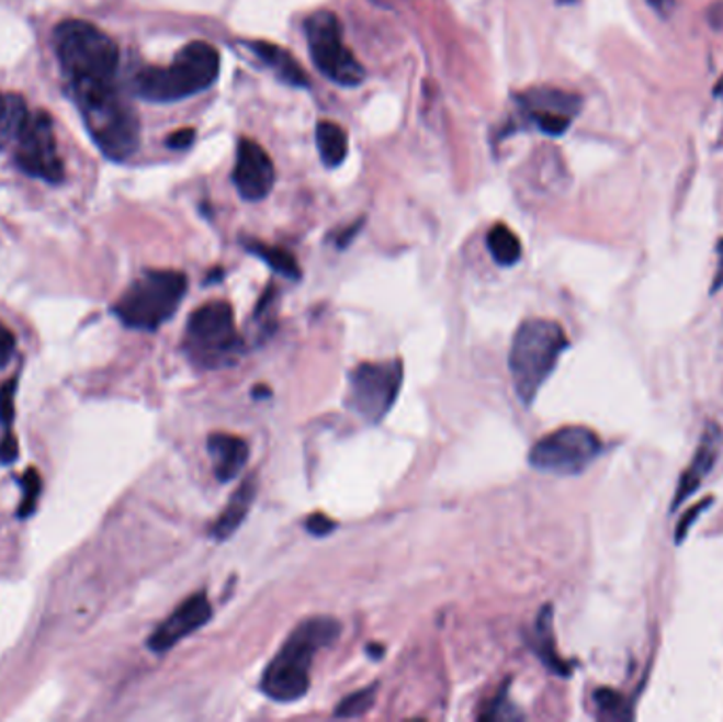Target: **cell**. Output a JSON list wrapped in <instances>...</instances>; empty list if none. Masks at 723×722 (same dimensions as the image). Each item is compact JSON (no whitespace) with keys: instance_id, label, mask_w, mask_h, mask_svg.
<instances>
[{"instance_id":"obj_18","label":"cell","mask_w":723,"mask_h":722,"mask_svg":"<svg viewBox=\"0 0 723 722\" xmlns=\"http://www.w3.org/2000/svg\"><path fill=\"white\" fill-rule=\"evenodd\" d=\"M255 49V54L261 58L269 68H273V72L284 81L289 83L292 88H305L309 81H307V75L305 70L301 68V64L294 60L290 56L286 49L273 45V43H252L250 45Z\"/></svg>"},{"instance_id":"obj_37","label":"cell","mask_w":723,"mask_h":722,"mask_svg":"<svg viewBox=\"0 0 723 722\" xmlns=\"http://www.w3.org/2000/svg\"><path fill=\"white\" fill-rule=\"evenodd\" d=\"M558 2H563V4H567V2H574V0H558Z\"/></svg>"},{"instance_id":"obj_28","label":"cell","mask_w":723,"mask_h":722,"mask_svg":"<svg viewBox=\"0 0 723 722\" xmlns=\"http://www.w3.org/2000/svg\"><path fill=\"white\" fill-rule=\"evenodd\" d=\"M711 505H713V500H711V498H709V500H702V503H698L696 507H692L690 511L684 515V519L679 521V526H677V532H675V542H677V544H681V542L686 541V537H688L690 528H692V526L696 523V517H698L700 512L707 511Z\"/></svg>"},{"instance_id":"obj_29","label":"cell","mask_w":723,"mask_h":722,"mask_svg":"<svg viewBox=\"0 0 723 722\" xmlns=\"http://www.w3.org/2000/svg\"><path fill=\"white\" fill-rule=\"evenodd\" d=\"M305 528H307V532H312L314 537H328V534L337 528V523H335L330 517H326V515H321V512H316V515H309V517H307Z\"/></svg>"},{"instance_id":"obj_16","label":"cell","mask_w":723,"mask_h":722,"mask_svg":"<svg viewBox=\"0 0 723 722\" xmlns=\"http://www.w3.org/2000/svg\"><path fill=\"white\" fill-rule=\"evenodd\" d=\"M257 494H259L257 475H250L235 489L227 509L218 515L216 523L212 526L210 532L216 541H229L233 534L239 530V526L246 521L248 512H250L255 500H257Z\"/></svg>"},{"instance_id":"obj_21","label":"cell","mask_w":723,"mask_h":722,"mask_svg":"<svg viewBox=\"0 0 723 722\" xmlns=\"http://www.w3.org/2000/svg\"><path fill=\"white\" fill-rule=\"evenodd\" d=\"M319 157L326 168H339L348 157V134L335 121H319L316 129Z\"/></svg>"},{"instance_id":"obj_19","label":"cell","mask_w":723,"mask_h":722,"mask_svg":"<svg viewBox=\"0 0 723 722\" xmlns=\"http://www.w3.org/2000/svg\"><path fill=\"white\" fill-rule=\"evenodd\" d=\"M29 117V106L22 95L0 93V149L18 143Z\"/></svg>"},{"instance_id":"obj_14","label":"cell","mask_w":723,"mask_h":722,"mask_svg":"<svg viewBox=\"0 0 723 722\" xmlns=\"http://www.w3.org/2000/svg\"><path fill=\"white\" fill-rule=\"evenodd\" d=\"M723 432L722 428L715 421H709L704 426L700 445L696 450L694 458L688 466V471L681 475L679 485H677V494L673 498V509H677L681 503H686L696 489L702 485L704 477L713 471L718 458H720V450H722Z\"/></svg>"},{"instance_id":"obj_5","label":"cell","mask_w":723,"mask_h":722,"mask_svg":"<svg viewBox=\"0 0 723 722\" xmlns=\"http://www.w3.org/2000/svg\"><path fill=\"white\" fill-rule=\"evenodd\" d=\"M72 98L83 115L89 136L109 159L123 161L138 151L140 121L116 86L75 91Z\"/></svg>"},{"instance_id":"obj_11","label":"cell","mask_w":723,"mask_h":722,"mask_svg":"<svg viewBox=\"0 0 723 722\" xmlns=\"http://www.w3.org/2000/svg\"><path fill=\"white\" fill-rule=\"evenodd\" d=\"M18 166L34 179L47 182L64 181V166L58 155L54 121L38 111L30 115L18 138Z\"/></svg>"},{"instance_id":"obj_3","label":"cell","mask_w":723,"mask_h":722,"mask_svg":"<svg viewBox=\"0 0 723 722\" xmlns=\"http://www.w3.org/2000/svg\"><path fill=\"white\" fill-rule=\"evenodd\" d=\"M567 348L569 339L554 320L531 318L515 332L508 366L515 391L527 407L533 405L538 392L542 391Z\"/></svg>"},{"instance_id":"obj_1","label":"cell","mask_w":723,"mask_h":722,"mask_svg":"<svg viewBox=\"0 0 723 722\" xmlns=\"http://www.w3.org/2000/svg\"><path fill=\"white\" fill-rule=\"evenodd\" d=\"M341 635L335 617H309L301 621L262 674L261 691L278 703H294L309 691V672L321 648Z\"/></svg>"},{"instance_id":"obj_9","label":"cell","mask_w":723,"mask_h":722,"mask_svg":"<svg viewBox=\"0 0 723 722\" xmlns=\"http://www.w3.org/2000/svg\"><path fill=\"white\" fill-rule=\"evenodd\" d=\"M603 450L601 439L586 426H565L540 439L531 452L529 464L550 475L572 477L586 471Z\"/></svg>"},{"instance_id":"obj_4","label":"cell","mask_w":723,"mask_h":722,"mask_svg":"<svg viewBox=\"0 0 723 722\" xmlns=\"http://www.w3.org/2000/svg\"><path fill=\"white\" fill-rule=\"evenodd\" d=\"M221 72L218 52L203 41L189 43L166 68H145L136 77V93L148 102H178L214 86Z\"/></svg>"},{"instance_id":"obj_26","label":"cell","mask_w":723,"mask_h":722,"mask_svg":"<svg viewBox=\"0 0 723 722\" xmlns=\"http://www.w3.org/2000/svg\"><path fill=\"white\" fill-rule=\"evenodd\" d=\"M22 487H24V500H22V507L18 509V517L26 519L29 515L36 511V503H38V496L43 489V482H41V475L36 469L26 471V475L22 477Z\"/></svg>"},{"instance_id":"obj_30","label":"cell","mask_w":723,"mask_h":722,"mask_svg":"<svg viewBox=\"0 0 723 722\" xmlns=\"http://www.w3.org/2000/svg\"><path fill=\"white\" fill-rule=\"evenodd\" d=\"M13 352H15V337L4 325H0V369L13 359Z\"/></svg>"},{"instance_id":"obj_24","label":"cell","mask_w":723,"mask_h":722,"mask_svg":"<svg viewBox=\"0 0 723 722\" xmlns=\"http://www.w3.org/2000/svg\"><path fill=\"white\" fill-rule=\"evenodd\" d=\"M376 697V687H369V689H362V691L351 692L349 697H346L337 710H335V717L337 719H358V717H364L373 710L375 706Z\"/></svg>"},{"instance_id":"obj_2","label":"cell","mask_w":723,"mask_h":722,"mask_svg":"<svg viewBox=\"0 0 723 722\" xmlns=\"http://www.w3.org/2000/svg\"><path fill=\"white\" fill-rule=\"evenodd\" d=\"M56 52L70 91L115 86L118 49L115 41L83 20H66L56 29Z\"/></svg>"},{"instance_id":"obj_32","label":"cell","mask_w":723,"mask_h":722,"mask_svg":"<svg viewBox=\"0 0 723 722\" xmlns=\"http://www.w3.org/2000/svg\"><path fill=\"white\" fill-rule=\"evenodd\" d=\"M18 460V439L7 430L4 439L0 441V464H11Z\"/></svg>"},{"instance_id":"obj_17","label":"cell","mask_w":723,"mask_h":722,"mask_svg":"<svg viewBox=\"0 0 723 722\" xmlns=\"http://www.w3.org/2000/svg\"><path fill=\"white\" fill-rule=\"evenodd\" d=\"M521 106L531 115H563V117H574L579 111V98L567 91L552 90V88H542V90L527 91L521 98Z\"/></svg>"},{"instance_id":"obj_36","label":"cell","mask_w":723,"mask_h":722,"mask_svg":"<svg viewBox=\"0 0 723 722\" xmlns=\"http://www.w3.org/2000/svg\"><path fill=\"white\" fill-rule=\"evenodd\" d=\"M715 93H718V95H722L723 98V79L720 81V83H718V90H715Z\"/></svg>"},{"instance_id":"obj_8","label":"cell","mask_w":723,"mask_h":722,"mask_svg":"<svg viewBox=\"0 0 723 722\" xmlns=\"http://www.w3.org/2000/svg\"><path fill=\"white\" fill-rule=\"evenodd\" d=\"M403 380V361L360 362L349 373L346 405L360 420L379 424L396 405Z\"/></svg>"},{"instance_id":"obj_33","label":"cell","mask_w":723,"mask_h":722,"mask_svg":"<svg viewBox=\"0 0 723 722\" xmlns=\"http://www.w3.org/2000/svg\"><path fill=\"white\" fill-rule=\"evenodd\" d=\"M720 289H723V240H720L718 244V273H715V280H713V293H718Z\"/></svg>"},{"instance_id":"obj_22","label":"cell","mask_w":723,"mask_h":722,"mask_svg":"<svg viewBox=\"0 0 723 722\" xmlns=\"http://www.w3.org/2000/svg\"><path fill=\"white\" fill-rule=\"evenodd\" d=\"M487 248L497 266L510 268L521 261V240L515 236V232L510 227H506L501 223L493 225L492 232L487 236Z\"/></svg>"},{"instance_id":"obj_13","label":"cell","mask_w":723,"mask_h":722,"mask_svg":"<svg viewBox=\"0 0 723 722\" xmlns=\"http://www.w3.org/2000/svg\"><path fill=\"white\" fill-rule=\"evenodd\" d=\"M233 182L239 195L248 202H259L271 193L275 182V168L261 145L252 140L239 143Z\"/></svg>"},{"instance_id":"obj_23","label":"cell","mask_w":723,"mask_h":722,"mask_svg":"<svg viewBox=\"0 0 723 722\" xmlns=\"http://www.w3.org/2000/svg\"><path fill=\"white\" fill-rule=\"evenodd\" d=\"M248 250L262 259L271 270L278 271L280 275H284L289 280H298L301 278V268H298L296 259L290 255L289 250L278 248V246H267L261 241L248 244Z\"/></svg>"},{"instance_id":"obj_7","label":"cell","mask_w":723,"mask_h":722,"mask_svg":"<svg viewBox=\"0 0 723 722\" xmlns=\"http://www.w3.org/2000/svg\"><path fill=\"white\" fill-rule=\"evenodd\" d=\"M241 348L229 303H205L191 314L182 337V352L193 366L205 371L229 366L241 354Z\"/></svg>"},{"instance_id":"obj_34","label":"cell","mask_w":723,"mask_h":722,"mask_svg":"<svg viewBox=\"0 0 723 722\" xmlns=\"http://www.w3.org/2000/svg\"><path fill=\"white\" fill-rule=\"evenodd\" d=\"M647 2H649L652 9H656L663 15H666L673 9V4H675V0H647Z\"/></svg>"},{"instance_id":"obj_6","label":"cell","mask_w":723,"mask_h":722,"mask_svg":"<svg viewBox=\"0 0 723 722\" xmlns=\"http://www.w3.org/2000/svg\"><path fill=\"white\" fill-rule=\"evenodd\" d=\"M187 275L180 271H145L121 295L113 312L129 329L157 331L178 312L187 295Z\"/></svg>"},{"instance_id":"obj_35","label":"cell","mask_w":723,"mask_h":722,"mask_svg":"<svg viewBox=\"0 0 723 722\" xmlns=\"http://www.w3.org/2000/svg\"><path fill=\"white\" fill-rule=\"evenodd\" d=\"M711 24L723 31V4L713 7V11H711Z\"/></svg>"},{"instance_id":"obj_20","label":"cell","mask_w":723,"mask_h":722,"mask_svg":"<svg viewBox=\"0 0 723 722\" xmlns=\"http://www.w3.org/2000/svg\"><path fill=\"white\" fill-rule=\"evenodd\" d=\"M533 651L538 653V657L554 674H561V676H567L569 674V665L558 657L556 646H554L552 606H544L542 612H540V617H538V623H535V630H533Z\"/></svg>"},{"instance_id":"obj_31","label":"cell","mask_w":723,"mask_h":722,"mask_svg":"<svg viewBox=\"0 0 723 722\" xmlns=\"http://www.w3.org/2000/svg\"><path fill=\"white\" fill-rule=\"evenodd\" d=\"M193 140H195V129H191V127L178 129L168 138V147L176 149V151H182V149H189L193 145Z\"/></svg>"},{"instance_id":"obj_10","label":"cell","mask_w":723,"mask_h":722,"mask_svg":"<svg viewBox=\"0 0 723 722\" xmlns=\"http://www.w3.org/2000/svg\"><path fill=\"white\" fill-rule=\"evenodd\" d=\"M305 32L314 64L324 77L343 88H355L364 81V66L343 45L341 26L335 13H314L305 22Z\"/></svg>"},{"instance_id":"obj_25","label":"cell","mask_w":723,"mask_h":722,"mask_svg":"<svg viewBox=\"0 0 723 722\" xmlns=\"http://www.w3.org/2000/svg\"><path fill=\"white\" fill-rule=\"evenodd\" d=\"M595 703H597V710H599L601 719H609V721L631 719L629 706L624 703V697L620 692L611 691V689H599L595 692Z\"/></svg>"},{"instance_id":"obj_27","label":"cell","mask_w":723,"mask_h":722,"mask_svg":"<svg viewBox=\"0 0 723 722\" xmlns=\"http://www.w3.org/2000/svg\"><path fill=\"white\" fill-rule=\"evenodd\" d=\"M15 391H18V380H9L0 388V424L9 430L15 418Z\"/></svg>"},{"instance_id":"obj_12","label":"cell","mask_w":723,"mask_h":722,"mask_svg":"<svg viewBox=\"0 0 723 722\" xmlns=\"http://www.w3.org/2000/svg\"><path fill=\"white\" fill-rule=\"evenodd\" d=\"M212 619V603L207 596L200 591L176 608L174 612L150 633L148 648L157 655L168 653L174 648L178 642H182L187 635L202 630L203 625Z\"/></svg>"},{"instance_id":"obj_15","label":"cell","mask_w":723,"mask_h":722,"mask_svg":"<svg viewBox=\"0 0 723 722\" xmlns=\"http://www.w3.org/2000/svg\"><path fill=\"white\" fill-rule=\"evenodd\" d=\"M207 453L214 464V475L221 483H229L241 475V471L248 464L250 450L248 443L241 437L227 435V432H214L207 439Z\"/></svg>"}]
</instances>
